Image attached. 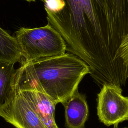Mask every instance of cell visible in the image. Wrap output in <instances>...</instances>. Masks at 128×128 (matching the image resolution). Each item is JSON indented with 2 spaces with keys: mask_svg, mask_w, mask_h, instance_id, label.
<instances>
[{
  "mask_svg": "<svg viewBox=\"0 0 128 128\" xmlns=\"http://www.w3.org/2000/svg\"><path fill=\"white\" fill-rule=\"evenodd\" d=\"M120 54L124 64L128 70V33L123 39L120 44Z\"/></svg>",
  "mask_w": 128,
  "mask_h": 128,
  "instance_id": "obj_10",
  "label": "cell"
},
{
  "mask_svg": "<svg viewBox=\"0 0 128 128\" xmlns=\"http://www.w3.org/2000/svg\"><path fill=\"white\" fill-rule=\"evenodd\" d=\"M21 60L20 50L16 38L0 27V62L16 64Z\"/></svg>",
  "mask_w": 128,
  "mask_h": 128,
  "instance_id": "obj_9",
  "label": "cell"
},
{
  "mask_svg": "<svg viewBox=\"0 0 128 128\" xmlns=\"http://www.w3.org/2000/svg\"><path fill=\"white\" fill-rule=\"evenodd\" d=\"M16 88L26 98L48 128H58L54 116L56 104L39 88L28 84L16 82Z\"/></svg>",
  "mask_w": 128,
  "mask_h": 128,
  "instance_id": "obj_6",
  "label": "cell"
},
{
  "mask_svg": "<svg viewBox=\"0 0 128 128\" xmlns=\"http://www.w3.org/2000/svg\"><path fill=\"white\" fill-rule=\"evenodd\" d=\"M128 33V0H83L84 60L98 86L128 80L120 54Z\"/></svg>",
  "mask_w": 128,
  "mask_h": 128,
  "instance_id": "obj_1",
  "label": "cell"
},
{
  "mask_svg": "<svg viewBox=\"0 0 128 128\" xmlns=\"http://www.w3.org/2000/svg\"><path fill=\"white\" fill-rule=\"evenodd\" d=\"M15 38L22 61L60 56L67 50L62 36L48 23L40 28H22L16 32Z\"/></svg>",
  "mask_w": 128,
  "mask_h": 128,
  "instance_id": "obj_3",
  "label": "cell"
},
{
  "mask_svg": "<svg viewBox=\"0 0 128 128\" xmlns=\"http://www.w3.org/2000/svg\"><path fill=\"white\" fill-rule=\"evenodd\" d=\"M122 88L104 84L98 94V116L106 126H118L128 120V97L122 94Z\"/></svg>",
  "mask_w": 128,
  "mask_h": 128,
  "instance_id": "obj_4",
  "label": "cell"
},
{
  "mask_svg": "<svg viewBox=\"0 0 128 128\" xmlns=\"http://www.w3.org/2000/svg\"><path fill=\"white\" fill-rule=\"evenodd\" d=\"M1 117L16 128H48L26 98L16 88L13 101Z\"/></svg>",
  "mask_w": 128,
  "mask_h": 128,
  "instance_id": "obj_5",
  "label": "cell"
},
{
  "mask_svg": "<svg viewBox=\"0 0 128 128\" xmlns=\"http://www.w3.org/2000/svg\"><path fill=\"white\" fill-rule=\"evenodd\" d=\"M14 64L0 62V116L8 110L16 93Z\"/></svg>",
  "mask_w": 128,
  "mask_h": 128,
  "instance_id": "obj_8",
  "label": "cell"
},
{
  "mask_svg": "<svg viewBox=\"0 0 128 128\" xmlns=\"http://www.w3.org/2000/svg\"><path fill=\"white\" fill-rule=\"evenodd\" d=\"M25 0V1H26V2H35V1L38 0ZM40 0L42 1L43 2L44 1V0Z\"/></svg>",
  "mask_w": 128,
  "mask_h": 128,
  "instance_id": "obj_11",
  "label": "cell"
},
{
  "mask_svg": "<svg viewBox=\"0 0 128 128\" xmlns=\"http://www.w3.org/2000/svg\"><path fill=\"white\" fill-rule=\"evenodd\" d=\"M114 128H119L118 126H114ZM128 128V127H125V128Z\"/></svg>",
  "mask_w": 128,
  "mask_h": 128,
  "instance_id": "obj_12",
  "label": "cell"
},
{
  "mask_svg": "<svg viewBox=\"0 0 128 128\" xmlns=\"http://www.w3.org/2000/svg\"><path fill=\"white\" fill-rule=\"evenodd\" d=\"M90 74L88 66L73 54L22 61L16 69V82L35 86L56 105L62 104L78 90L84 76Z\"/></svg>",
  "mask_w": 128,
  "mask_h": 128,
  "instance_id": "obj_2",
  "label": "cell"
},
{
  "mask_svg": "<svg viewBox=\"0 0 128 128\" xmlns=\"http://www.w3.org/2000/svg\"><path fill=\"white\" fill-rule=\"evenodd\" d=\"M62 104L65 110L66 128H84L88 116L86 96L77 90Z\"/></svg>",
  "mask_w": 128,
  "mask_h": 128,
  "instance_id": "obj_7",
  "label": "cell"
}]
</instances>
